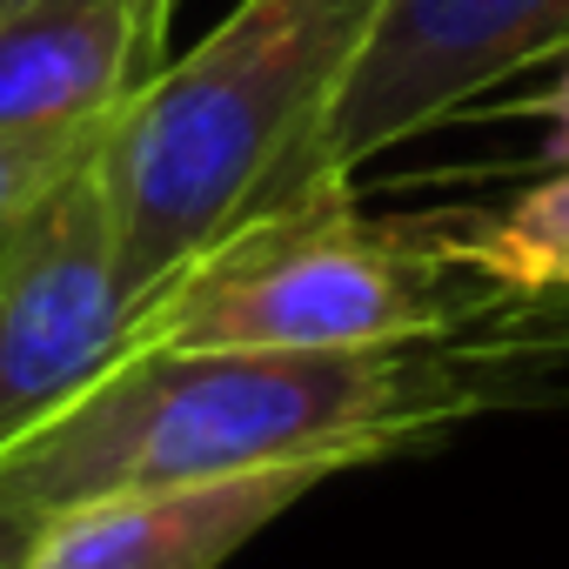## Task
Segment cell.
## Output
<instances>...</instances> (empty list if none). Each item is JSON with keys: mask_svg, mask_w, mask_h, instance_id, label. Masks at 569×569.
I'll return each mask as SVG.
<instances>
[{"mask_svg": "<svg viewBox=\"0 0 569 569\" xmlns=\"http://www.w3.org/2000/svg\"><path fill=\"white\" fill-rule=\"evenodd\" d=\"M502 309L436 221H376L349 188L241 221L128 316V349H409Z\"/></svg>", "mask_w": 569, "mask_h": 569, "instance_id": "3957f363", "label": "cell"}, {"mask_svg": "<svg viewBox=\"0 0 569 569\" xmlns=\"http://www.w3.org/2000/svg\"><path fill=\"white\" fill-rule=\"evenodd\" d=\"M174 8H181V0H141V21H148V34L168 48V21H174Z\"/></svg>", "mask_w": 569, "mask_h": 569, "instance_id": "8fae6325", "label": "cell"}, {"mask_svg": "<svg viewBox=\"0 0 569 569\" xmlns=\"http://www.w3.org/2000/svg\"><path fill=\"white\" fill-rule=\"evenodd\" d=\"M509 376L436 342L409 349H128L54 422L0 456V536L48 516L281 462L356 469L502 402Z\"/></svg>", "mask_w": 569, "mask_h": 569, "instance_id": "6da1fadb", "label": "cell"}, {"mask_svg": "<svg viewBox=\"0 0 569 569\" xmlns=\"http://www.w3.org/2000/svg\"><path fill=\"white\" fill-rule=\"evenodd\" d=\"M382 0H234L101 128L94 181L128 296L148 302L241 221L349 188L329 121Z\"/></svg>", "mask_w": 569, "mask_h": 569, "instance_id": "7a4b0ae2", "label": "cell"}, {"mask_svg": "<svg viewBox=\"0 0 569 569\" xmlns=\"http://www.w3.org/2000/svg\"><path fill=\"white\" fill-rule=\"evenodd\" d=\"M0 542H14V536H0Z\"/></svg>", "mask_w": 569, "mask_h": 569, "instance_id": "5bb4252c", "label": "cell"}, {"mask_svg": "<svg viewBox=\"0 0 569 569\" xmlns=\"http://www.w3.org/2000/svg\"><path fill=\"white\" fill-rule=\"evenodd\" d=\"M0 569H21V562H0Z\"/></svg>", "mask_w": 569, "mask_h": 569, "instance_id": "4fadbf2b", "label": "cell"}, {"mask_svg": "<svg viewBox=\"0 0 569 569\" xmlns=\"http://www.w3.org/2000/svg\"><path fill=\"white\" fill-rule=\"evenodd\" d=\"M128 316L134 296L88 154L0 228V456L128 356Z\"/></svg>", "mask_w": 569, "mask_h": 569, "instance_id": "277c9868", "label": "cell"}, {"mask_svg": "<svg viewBox=\"0 0 569 569\" xmlns=\"http://www.w3.org/2000/svg\"><path fill=\"white\" fill-rule=\"evenodd\" d=\"M101 134H68V141H14L0 134V228L14 214H28L61 174H74L88 154H94Z\"/></svg>", "mask_w": 569, "mask_h": 569, "instance_id": "9c48e42d", "label": "cell"}, {"mask_svg": "<svg viewBox=\"0 0 569 569\" xmlns=\"http://www.w3.org/2000/svg\"><path fill=\"white\" fill-rule=\"evenodd\" d=\"M562 41L569 0H382L329 121V168L349 181Z\"/></svg>", "mask_w": 569, "mask_h": 569, "instance_id": "5b68a950", "label": "cell"}, {"mask_svg": "<svg viewBox=\"0 0 569 569\" xmlns=\"http://www.w3.org/2000/svg\"><path fill=\"white\" fill-rule=\"evenodd\" d=\"M161 61L141 0H41L0 28V134H101Z\"/></svg>", "mask_w": 569, "mask_h": 569, "instance_id": "52a82bcc", "label": "cell"}, {"mask_svg": "<svg viewBox=\"0 0 569 569\" xmlns=\"http://www.w3.org/2000/svg\"><path fill=\"white\" fill-rule=\"evenodd\" d=\"M34 8H41V0H0V28L21 21V14H34Z\"/></svg>", "mask_w": 569, "mask_h": 569, "instance_id": "7c38bea8", "label": "cell"}, {"mask_svg": "<svg viewBox=\"0 0 569 569\" xmlns=\"http://www.w3.org/2000/svg\"><path fill=\"white\" fill-rule=\"evenodd\" d=\"M329 462H281L248 476L121 489L48 516L21 542V569H221L268 522H281L309 489H322Z\"/></svg>", "mask_w": 569, "mask_h": 569, "instance_id": "8992f818", "label": "cell"}, {"mask_svg": "<svg viewBox=\"0 0 569 569\" xmlns=\"http://www.w3.org/2000/svg\"><path fill=\"white\" fill-rule=\"evenodd\" d=\"M529 114H542V121H549V161H556V168H569V41L556 48V81L529 101Z\"/></svg>", "mask_w": 569, "mask_h": 569, "instance_id": "30bf717a", "label": "cell"}, {"mask_svg": "<svg viewBox=\"0 0 569 569\" xmlns=\"http://www.w3.org/2000/svg\"><path fill=\"white\" fill-rule=\"evenodd\" d=\"M436 234L449 261L489 281L502 302L569 296V168L516 194L502 214H442Z\"/></svg>", "mask_w": 569, "mask_h": 569, "instance_id": "ba28073f", "label": "cell"}]
</instances>
